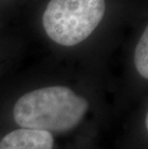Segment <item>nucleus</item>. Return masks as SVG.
Here are the masks:
<instances>
[{
  "instance_id": "nucleus-1",
  "label": "nucleus",
  "mask_w": 148,
  "mask_h": 149,
  "mask_svg": "<svg viewBox=\"0 0 148 149\" xmlns=\"http://www.w3.org/2000/svg\"><path fill=\"white\" fill-rule=\"evenodd\" d=\"M90 104L65 86L40 88L21 95L14 106V119L20 128L65 133L83 120Z\"/></svg>"
},
{
  "instance_id": "nucleus-3",
  "label": "nucleus",
  "mask_w": 148,
  "mask_h": 149,
  "mask_svg": "<svg viewBox=\"0 0 148 149\" xmlns=\"http://www.w3.org/2000/svg\"><path fill=\"white\" fill-rule=\"evenodd\" d=\"M53 146L51 133L28 128L15 129L0 141V149H53Z\"/></svg>"
},
{
  "instance_id": "nucleus-4",
  "label": "nucleus",
  "mask_w": 148,
  "mask_h": 149,
  "mask_svg": "<svg viewBox=\"0 0 148 149\" xmlns=\"http://www.w3.org/2000/svg\"><path fill=\"white\" fill-rule=\"evenodd\" d=\"M135 65L141 77L148 79V27L141 34L135 49Z\"/></svg>"
},
{
  "instance_id": "nucleus-2",
  "label": "nucleus",
  "mask_w": 148,
  "mask_h": 149,
  "mask_svg": "<svg viewBox=\"0 0 148 149\" xmlns=\"http://www.w3.org/2000/svg\"><path fill=\"white\" fill-rule=\"evenodd\" d=\"M105 12V0H50L42 15L43 29L52 42L74 46L94 32Z\"/></svg>"
},
{
  "instance_id": "nucleus-5",
  "label": "nucleus",
  "mask_w": 148,
  "mask_h": 149,
  "mask_svg": "<svg viewBox=\"0 0 148 149\" xmlns=\"http://www.w3.org/2000/svg\"><path fill=\"white\" fill-rule=\"evenodd\" d=\"M145 127H146V129H148V116H147V115L145 116Z\"/></svg>"
}]
</instances>
